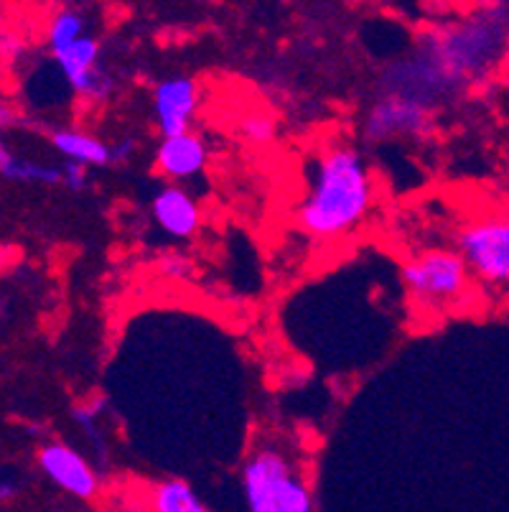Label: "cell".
Masks as SVG:
<instances>
[{"mask_svg":"<svg viewBox=\"0 0 509 512\" xmlns=\"http://www.w3.org/2000/svg\"><path fill=\"white\" fill-rule=\"evenodd\" d=\"M16 495H18L16 482H11V479H0V502H11Z\"/></svg>","mask_w":509,"mask_h":512,"instance_id":"22","label":"cell"},{"mask_svg":"<svg viewBox=\"0 0 509 512\" xmlns=\"http://www.w3.org/2000/svg\"><path fill=\"white\" fill-rule=\"evenodd\" d=\"M102 408H105V400H92L90 406H77V408H74L72 416L77 418L79 426L90 428V431H92V426H95V421H97V416H100V413H102Z\"/></svg>","mask_w":509,"mask_h":512,"instance_id":"20","label":"cell"},{"mask_svg":"<svg viewBox=\"0 0 509 512\" xmlns=\"http://www.w3.org/2000/svg\"><path fill=\"white\" fill-rule=\"evenodd\" d=\"M13 120L16 118H13L11 110H0V123H13Z\"/></svg>","mask_w":509,"mask_h":512,"instance_id":"24","label":"cell"},{"mask_svg":"<svg viewBox=\"0 0 509 512\" xmlns=\"http://www.w3.org/2000/svg\"><path fill=\"white\" fill-rule=\"evenodd\" d=\"M509 46V6L494 3L476 16L456 23L436 39L426 41L420 59L395 67L400 74H420L415 79H385L387 95L408 97L433 107L443 92L479 82L487 77Z\"/></svg>","mask_w":509,"mask_h":512,"instance_id":"1","label":"cell"},{"mask_svg":"<svg viewBox=\"0 0 509 512\" xmlns=\"http://www.w3.org/2000/svg\"><path fill=\"white\" fill-rule=\"evenodd\" d=\"M433 125V107L408 97L385 95L370 107L364 118V138L370 143L392 138H420Z\"/></svg>","mask_w":509,"mask_h":512,"instance_id":"5","label":"cell"},{"mask_svg":"<svg viewBox=\"0 0 509 512\" xmlns=\"http://www.w3.org/2000/svg\"><path fill=\"white\" fill-rule=\"evenodd\" d=\"M240 133L250 143H268L275 138V120L270 115H247L240 125Z\"/></svg>","mask_w":509,"mask_h":512,"instance_id":"17","label":"cell"},{"mask_svg":"<svg viewBox=\"0 0 509 512\" xmlns=\"http://www.w3.org/2000/svg\"><path fill=\"white\" fill-rule=\"evenodd\" d=\"M49 141L56 151L62 153L67 161L82 166H110L112 164V146H107L102 138L84 133V130L74 128H59L51 130Z\"/></svg>","mask_w":509,"mask_h":512,"instance_id":"12","label":"cell"},{"mask_svg":"<svg viewBox=\"0 0 509 512\" xmlns=\"http://www.w3.org/2000/svg\"><path fill=\"white\" fill-rule=\"evenodd\" d=\"M507 90H509V74H507Z\"/></svg>","mask_w":509,"mask_h":512,"instance_id":"25","label":"cell"},{"mask_svg":"<svg viewBox=\"0 0 509 512\" xmlns=\"http://www.w3.org/2000/svg\"><path fill=\"white\" fill-rule=\"evenodd\" d=\"M375 199L372 174L362 153L347 143L326 148L298 207V227L314 240H336L359 227Z\"/></svg>","mask_w":509,"mask_h":512,"instance_id":"2","label":"cell"},{"mask_svg":"<svg viewBox=\"0 0 509 512\" xmlns=\"http://www.w3.org/2000/svg\"><path fill=\"white\" fill-rule=\"evenodd\" d=\"M278 512H314V500L306 482L296 474H286L278 487Z\"/></svg>","mask_w":509,"mask_h":512,"instance_id":"16","label":"cell"},{"mask_svg":"<svg viewBox=\"0 0 509 512\" xmlns=\"http://www.w3.org/2000/svg\"><path fill=\"white\" fill-rule=\"evenodd\" d=\"M153 512H212L184 479H163L153 487Z\"/></svg>","mask_w":509,"mask_h":512,"instance_id":"13","label":"cell"},{"mask_svg":"<svg viewBox=\"0 0 509 512\" xmlns=\"http://www.w3.org/2000/svg\"><path fill=\"white\" fill-rule=\"evenodd\" d=\"M0 174L6 176L11 181H26V184H62V166H44V164H34V161H28V158H18L11 156L3 164Z\"/></svg>","mask_w":509,"mask_h":512,"instance_id":"15","label":"cell"},{"mask_svg":"<svg viewBox=\"0 0 509 512\" xmlns=\"http://www.w3.org/2000/svg\"><path fill=\"white\" fill-rule=\"evenodd\" d=\"M459 255L476 278L492 286L509 283V220L482 217L461 227L456 235Z\"/></svg>","mask_w":509,"mask_h":512,"instance_id":"4","label":"cell"},{"mask_svg":"<svg viewBox=\"0 0 509 512\" xmlns=\"http://www.w3.org/2000/svg\"><path fill=\"white\" fill-rule=\"evenodd\" d=\"M403 283L415 301L441 306L469 286V265L454 250H428L403 265Z\"/></svg>","mask_w":509,"mask_h":512,"instance_id":"3","label":"cell"},{"mask_svg":"<svg viewBox=\"0 0 509 512\" xmlns=\"http://www.w3.org/2000/svg\"><path fill=\"white\" fill-rule=\"evenodd\" d=\"M8 158H11V153L6 151V146H3V141H0V169H3V164H6Z\"/></svg>","mask_w":509,"mask_h":512,"instance_id":"23","label":"cell"},{"mask_svg":"<svg viewBox=\"0 0 509 512\" xmlns=\"http://www.w3.org/2000/svg\"><path fill=\"white\" fill-rule=\"evenodd\" d=\"M100 57V41L90 34L82 36V39H79L77 44L69 46V49L54 54L56 64L62 69L69 87H72L77 95L90 97V100H105L112 92V87H115L110 72L102 67Z\"/></svg>","mask_w":509,"mask_h":512,"instance_id":"6","label":"cell"},{"mask_svg":"<svg viewBox=\"0 0 509 512\" xmlns=\"http://www.w3.org/2000/svg\"><path fill=\"white\" fill-rule=\"evenodd\" d=\"M207 146L196 133H184L176 138H163L156 148V171L163 179L174 181L181 186V181H189L199 176L207 166Z\"/></svg>","mask_w":509,"mask_h":512,"instance_id":"11","label":"cell"},{"mask_svg":"<svg viewBox=\"0 0 509 512\" xmlns=\"http://www.w3.org/2000/svg\"><path fill=\"white\" fill-rule=\"evenodd\" d=\"M39 467L59 490L69 492L79 500H90L100 490V479L90 462L67 444H59V441L46 444L39 451Z\"/></svg>","mask_w":509,"mask_h":512,"instance_id":"9","label":"cell"},{"mask_svg":"<svg viewBox=\"0 0 509 512\" xmlns=\"http://www.w3.org/2000/svg\"><path fill=\"white\" fill-rule=\"evenodd\" d=\"M161 273L168 278H176V281H184V278H189L191 273H194V265H191L189 258H184V255H166V258H161Z\"/></svg>","mask_w":509,"mask_h":512,"instance_id":"19","label":"cell"},{"mask_svg":"<svg viewBox=\"0 0 509 512\" xmlns=\"http://www.w3.org/2000/svg\"><path fill=\"white\" fill-rule=\"evenodd\" d=\"M135 148H138V143H135L133 138H120V141L112 146V164H123V161L133 158Z\"/></svg>","mask_w":509,"mask_h":512,"instance_id":"21","label":"cell"},{"mask_svg":"<svg viewBox=\"0 0 509 512\" xmlns=\"http://www.w3.org/2000/svg\"><path fill=\"white\" fill-rule=\"evenodd\" d=\"M199 107V85L189 74H171L153 90V123L163 138L189 133Z\"/></svg>","mask_w":509,"mask_h":512,"instance_id":"7","label":"cell"},{"mask_svg":"<svg viewBox=\"0 0 509 512\" xmlns=\"http://www.w3.org/2000/svg\"><path fill=\"white\" fill-rule=\"evenodd\" d=\"M153 222L174 240H189L202 225V212L196 199L179 184L161 186L151 199Z\"/></svg>","mask_w":509,"mask_h":512,"instance_id":"10","label":"cell"},{"mask_svg":"<svg viewBox=\"0 0 509 512\" xmlns=\"http://www.w3.org/2000/svg\"><path fill=\"white\" fill-rule=\"evenodd\" d=\"M62 176H64L62 184L67 186L69 192H84V189L90 186V174H87V166L74 164V161H67V164L62 166Z\"/></svg>","mask_w":509,"mask_h":512,"instance_id":"18","label":"cell"},{"mask_svg":"<svg viewBox=\"0 0 509 512\" xmlns=\"http://www.w3.org/2000/svg\"><path fill=\"white\" fill-rule=\"evenodd\" d=\"M293 467L286 454L278 449H258L247 459L242 469V484H245V500L250 512H278V487Z\"/></svg>","mask_w":509,"mask_h":512,"instance_id":"8","label":"cell"},{"mask_svg":"<svg viewBox=\"0 0 509 512\" xmlns=\"http://www.w3.org/2000/svg\"><path fill=\"white\" fill-rule=\"evenodd\" d=\"M82 36H87V31H84V16L79 11H74V8H64V11L56 13L49 23V31H46L51 54H59V51L69 49Z\"/></svg>","mask_w":509,"mask_h":512,"instance_id":"14","label":"cell"}]
</instances>
